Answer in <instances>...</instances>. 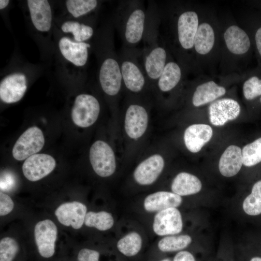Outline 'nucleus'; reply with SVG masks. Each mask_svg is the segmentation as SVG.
Listing matches in <instances>:
<instances>
[{
    "label": "nucleus",
    "mask_w": 261,
    "mask_h": 261,
    "mask_svg": "<svg viewBox=\"0 0 261 261\" xmlns=\"http://www.w3.org/2000/svg\"><path fill=\"white\" fill-rule=\"evenodd\" d=\"M147 13L141 1H122L118 7L116 25L124 47L132 49L143 39Z\"/></svg>",
    "instance_id": "obj_1"
},
{
    "label": "nucleus",
    "mask_w": 261,
    "mask_h": 261,
    "mask_svg": "<svg viewBox=\"0 0 261 261\" xmlns=\"http://www.w3.org/2000/svg\"><path fill=\"white\" fill-rule=\"evenodd\" d=\"M149 22L147 17L143 39V66L148 80L157 83L167 62L165 48L158 43L156 26H153V18Z\"/></svg>",
    "instance_id": "obj_2"
},
{
    "label": "nucleus",
    "mask_w": 261,
    "mask_h": 261,
    "mask_svg": "<svg viewBox=\"0 0 261 261\" xmlns=\"http://www.w3.org/2000/svg\"><path fill=\"white\" fill-rule=\"evenodd\" d=\"M101 62L99 80L103 91L114 97L118 94L123 84L119 57L115 51L113 40Z\"/></svg>",
    "instance_id": "obj_3"
},
{
    "label": "nucleus",
    "mask_w": 261,
    "mask_h": 261,
    "mask_svg": "<svg viewBox=\"0 0 261 261\" xmlns=\"http://www.w3.org/2000/svg\"><path fill=\"white\" fill-rule=\"evenodd\" d=\"M134 48H123L118 56L123 84L129 91L138 93L145 86L147 78L144 66L138 62Z\"/></svg>",
    "instance_id": "obj_4"
},
{
    "label": "nucleus",
    "mask_w": 261,
    "mask_h": 261,
    "mask_svg": "<svg viewBox=\"0 0 261 261\" xmlns=\"http://www.w3.org/2000/svg\"><path fill=\"white\" fill-rule=\"evenodd\" d=\"M100 111V105L96 98L90 94H81L75 99L71 116L76 125L87 128L96 122Z\"/></svg>",
    "instance_id": "obj_5"
},
{
    "label": "nucleus",
    "mask_w": 261,
    "mask_h": 261,
    "mask_svg": "<svg viewBox=\"0 0 261 261\" xmlns=\"http://www.w3.org/2000/svg\"><path fill=\"white\" fill-rule=\"evenodd\" d=\"M89 160L95 173L102 177L112 175L116 169L114 152L106 142L98 140L91 146Z\"/></svg>",
    "instance_id": "obj_6"
},
{
    "label": "nucleus",
    "mask_w": 261,
    "mask_h": 261,
    "mask_svg": "<svg viewBox=\"0 0 261 261\" xmlns=\"http://www.w3.org/2000/svg\"><path fill=\"white\" fill-rule=\"evenodd\" d=\"M44 145V138L39 128L33 126L26 130L14 144L12 150L14 159L23 160L37 154Z\"/></svg>",
    "instance_id": "obj_7"
},
{
    "label": "nucleus",
    "mask_w": 261,
    "mask_h": 261,
    "mask_svg": "<svg viewBox=\"0 0 261 261\" xmlns=\"http://www.w3.org/2000/svg\"><path fill=\"white\" fill-rule=\"evenodd\" d=\"M57 227L50 219L38 222L34 229L35 243L40 255L45 258L52 257L55 252Z\"/></svg>",
    "instance_id": "obj_8"
},
{
    "label": "nucleus",
    "mask_w": 261,
    "mask_h": 261,
    "mask_svg": "<svg viewBox=\"0 0 261 261\" xmlns=\"http://www.w3.org/2000/svg\"><path fill=\"white\" fill-rule=\"evenodd\" d=\"M152 227L155 233L159 236H166L179 233L183 228L180 212L175 207H171L157 212Z\"/></svg>",
    "instance_id": "obj_9"
},
{
    "label": "nucleus",
    "mask_w": 261,
    "mask_h": 261,
    "mask_svg": "<svg viewBox=\"0 0 261 261\" xmlns=\"http://www.w3.org/2000/svg\"><path fill=\"white\" fill-rule=\"evenodd\" d=\"M56 166L54 158L46 154H36L26 159L22 165L24 176L29 181H38L50 174Z\"/></svg>",
    "instance_id": "obj_10"
},
{
    "label": "nucleus",
    "mask_w": 261,
    "mask_h": 261,
    "mask_svg": "<svg viewBox=\"0 0 261 261\" xmlns=\"http://www.w3.org/2000/svg\"><path fill=\"white\" fill-rule=\"evenodd\" d=\"M199 26L197 14L187 10L179 15L176 22L177 38L182 49L189 50L194 47V40Z\"/></svg>",
    "instance_id": "obj_11"
},
{
    "label": "nucleus",
    "mask_w": 261,
    "mask_h": 261,
    "mask_svg": "<svg viewBox=\"0 0 261 261\" xmlns=\"http://www.w3.org/2000/svg\"><path fill=\"white\" fill-rule=\"evenodd\" d=\"M238 102L230 98L217 100L209 107V120L212 124L221 126L230 120L236 118L240 113Z\"/></svg>",
    "instance_id": "obj_12"
},
{
    "label": "nucleus",
    "mask_w": 261,
    "mask_h": 261,
    "mask_svg": "<svg viewBox=\"0 0 261 261\" xmlns=\"http://www.w3.org/2000/svg\"><path fill=\"white\" fill-rule=\"evenodd\" d=\"M148 116L145 108L138 104H131L125 116V130L129 137L137 140L144 134L147 127Z\"/></svg>",
    "instance_id": "obj_13"
},
{
    "label": "nucleus",
    "mask_w": 261,
    "mask_h": 261,
    "mask_svg": "<svg viewBox=\"0 0 261 261\" xmlns=\"http://www.w3.org/2000/svg\"><path fill=\"white\" fill-rule=\"evenodd\" d=\"M27 88L26 75L15 72L5 76L0 83V98L6 103L18 102L24 96Z\"/></svg>",
    "instance_id": "obj_14"
},
{
    "label": "nucleus",
    "mask_w": 261,
    "mask_h": 261,
    "mask_svg": "<svg viewBox=\"0 0 261 261\" xmlns=\"http://www.w3.org/2000/svg\"><path fill=\"white\" fill-rule=\"evenodd\" d=\"M87 213L86 205L78 201L62 203L55 212L56 218L62 225L76 230L80 229L84 224Z\"/></svg>",
    "instance_id": "obj_15"
},
{
    "label": "nucleus",
    "mask_w": 261,
    "mask_h": 261,
    "mask_svg": "<svg viewBox=\"0 0 261 261\" xmlns=\"http://www.w3.org/2000/svg\"><path fill=\"white\" fill-rule=\"evenodd\" d=\"M164 167L163 157L159 154L153 155L136 167L133 173V178L139 185H151L158 179Z\"/></svg>",
    "instance_id": "obj_16"
},
{
    "label": "nucleus",
    "mask_w": 261,
    "mask_h": 261,
    "mask_svg": "<svg viewBox=\"0 0 261 261\" xmlns=\"http://www.w3.org/2000/svg\"><path fill=\"white\" fill-rule=\"evenodd\" d=\"M91 46L85 42H78L69 38L63 37L60 39L58 47L63 57L77 67H83L88 59V49Z\"/></svg>",
    "instance_id": "obj_17"
},
{
    "label": "nucleus",
    "mask_w": 261,
    "mask_h": 261,
    "mask_svg": "<svg viewBox=\"0 0 261 261\" xmlns=\"http://www.w3.org/2000/svg\"><path fill=\"white\" fill-rule=\"evenodd\" d=\"M30 19L35 29L41 32L48 31L52 26V13L46 0H28Z\"/></svg>",
    "instance_id": "obj_18"
},
{
    "label": "nucleus",
    "mask_w": 261,
    "mask_h": 261,
    "mask_svg": "<svg viewBox=\"0 0 261 261\" xmlns=\"http://www.w3.org/2000/svg\"><path fill=\"white\" fill-rule=\"evenodd\" d=\"M212 128L205 124H194L185 130L184 140L187 148L192 153L200 151L213 136Z\"/></svg>",
    "instance_id": "obj_19"
},
{
    "label": "nucleus",
    "mask_w": 261,
    "mask_h": 261,
    "mask_svg": "<svg viewBox=\"0 0 261 261\" xmlns=\"http://www.w3.org/2000/svg\"><path fill=\"white\" fill-rule=\"evenodd\" d=\"M182 202L181 196L173 192L159 191L147 195L144 201L143 206L147 212H158L169 208H176Z\"/></svg>",
    "instance_id": "obj_20"
},
{
    "label": "nucleus",
    "mask_w": 261,
    "mask_h": 261,
    "mask_svg": "<svg viewBox=\"0 0 261 261\" xmlns=\"http://www.w3.org/2000/svg\"><path fill=\"white\" fill-rule=\"evenodd\" d=\"M243 164L242 152L235 145L229 146L220 157L218 168L220 174L225 177L236 175Z\"/></svg>",
    "instance_id": "obj_21"
},
{
    "label": "nucleus",
    "mask_w": 261,
    "mask_h": 261,
    "mask_svg": "<svg viewBox=\"0 0 261 261\" xmlns=\"http://www.w3.org/2000/svg\"><path fill=\"white\" fill-rule=\"evenodd\" d=\"M224 38L228 49L234 54H244L250 47L251 42L248 35L236 25H232L226 29Z\"/></svg>",
    "instance_id": "obj_22"
},
{
    "label": "nucleus",
    "mask_w": 261,
    "mask_h": 261,
    "mask_svg": "<svg viewBox=\"0 0 261 261\" xmlns=\"http://www.w3.org/2000/svg\"><path fill=\"white\" fill-rule=\"evenodd\" d=\"M226 90L224 87L218 85L213 81H209L197 87L193 94L192 102L199 107L213 102L223 96Z\"/></svg>",
    "instance_id": "obj_23"
},
{
    "label": "nucleus",
    "mask_w": 261,
    "mask_h": 261,
    "mask_svg": "<svg viewBox=\"0 0 261 261\" xmlns=\"http://www.w3.org/2000/svg\"><path fill=\"white\" fill-rule=\"evenodd\" d=\"M202 188V183L195 175L181 172L174 178L171 185L172 192L180 196H188L198 193Z\"/></svg>",
    "instance_id": "obj_24"
},
{
    "label": "nucleus",
    "mask_w": 261,
    "mask_h": 261,
    "mask_svg": "<svg viewBox=\"0 0 261 261\" xmlns=\"http://www.w3.org/2000/svg\"><path fill=\"white\" fill-rule=\"evenodd\" d=\"M181 78L182 71L180 66L174 61H167L156 83L157 87L162 92L170 91L177 86Z\"/></svg>",
    "instance_id": "obj_25"
},
{
    "label": "nucleus",
    "mask_w": 261,
    "mask_h": 261,
    "mask_svg": "<svg viewBox=\"0 0 261 261\" xmlns=\"http://www.w3.org/2000/svg\"><path fill=\"white\" fill-rule=\"evenodd\" d=\"M215 36L212 26L206 22L199 25L194 40V47L196 52L201 55L208 53L213 48Z\"/></svg>",
    "instance_id": "obj_26"
},
{
    "label": "nucleus",
    "mask_w": 261,
    "mask_h": 261,
    "mask_svg": "<svg viewBox=\"0 0 261 261\" xmlns=\"http://www.w3.org/2000/svg\"><path fill=\"white\" fill-rule=\"evenodd\" d=\"M142 238L135 232L128 233L120 238L117 243L118 251L127 257H132L137 254L142 246Z\"/></svg>",
    "instance_id": "obj_27"
},
{
    "label": "nucleus",
    "mask_w": 261,
    "mask_h": 261,
    "mask_svg": "<svg viewBox=\"0 0 261 261\" xmlns=\"http://www.w3.org/2000/svg\"><path fill=\"white\" fill-rule=\"evenodd\" d=\"M84 224L87 227L105 231L112 228L114 224V219L112 215L107 211H89L86 214Z\"/></svg>",
    "instance_id": "obj_28"
},
{
    "label": "nucleus",
    "mask_w": 261,
    "mask_h": 261,
    "mask_svg": "<svg viewBox=\"0 0 261 261\" xmlns=\"http://www.w3.org/2000/svg\"><path fill=\"white\" fill-rule=\"evenodd\" d=\"M191 241L192 238L188 235H168L159 241L158 246L162 252H174L187 247Z\"/></svg>",
    "instance_id": "obj_29"
},
{
    "label": "nucleus",
    "mask_w": 261,
    "mask_h": 261,
    "mask_svg": "<svg viewBox=\"0 0 261 261\" xmlns=\"http://www.w3.org/2000/svg\"><path fill=\"white\" fill-rule=\"evenodd\" d=\"M242 206L244 212L249 216L261 214V180L253 185L251 193L245 199Z\"/></svg>",
    "instance_id": "obj_30"
},
{
    "label": "nucleus",
    "mask_w": 261,
    "mask_h": 261,
    "mask_svg": "<svg viewBox=\"0 0 261 261\" xmlns=\"http://www.w3.org/2000/svg\"><path fill=\"white\" fill-rule=\"evenodd\" d=\"M61 29L65 33H72L74 39L78 42L88 40L94 33L93 29L90 26L74 21L64 22L61 26Z\"/></svg>",
    "instance_id": "obj_31"
},
{
    "label": "nucleus",
    "mask_w": 261,
    "mask_h": 261,
    "mask_svg": "<svg viewBox=\"0 0 261 261\" xmlns=\"http://www.w3.org/2000/svg\"><path fill=\"white\" fill-rule=\"evenodd\" d=\"M243 165L252 167L261 162V137L246 145L242 150Z\"/></svg>",
    "instance_id": "obj_32"
},
{
    "label": "nucleus",
    "mask_w": 261,
    "mask_h": 261,
    "mask_svg": "<svg viewBox=\"0 0 261 261\" xmlns=\"http://www.w3.org/2000/svg\"><path fill=\"white\" fill-rule=\"evenodd\" d=\"M96 0H68L66 7L68 11L74 17H79L91 12L97 7Z\"/></svg>",
    "instance_id": "obj_33"
},
{
    "label": "nucleus",
    "mask_w": 261,
    "mask_h": 261,
    "mask_svg": "<svg viewBox=\"0 0 261 261\" xmlns=\"http://www.w3.org/2000/svg\"><path fill=\"white\" fill-rule=\"evenodd\" d=\"M18 250V244L14 238H2L0 241V261H13Z\"/></svg>",
    "instance_id": "obj_34"
},
{
    "label": "nucleus",
    "mask_w": 261,
    "mask_h": 261,
    "mask_svg": "<svg viewBox=\"0 0 261 261\" xmlns=\"http://www.w3.org/2000/svg\"><path fill=\"white\" fill-rule=\"evenodd\" d=\"M243 94L247 100H252L261 96V79L252 76L247 79L243 87Z\"/></svg>",
    "instance_id": "obj_35"
},
{
    "label": "nucleus",
    "mask_w": 261,
    "mask_h": 261,
    "mask_svg": "<svg viewBox=\"0 0 261 261\" xmlns=\"http://www.w3.org/2000/svg\"><path fill=\"white\" fill-rule=\"evenodd\" d=\"M14 203L12 198L1 191L0 192V216H4L12 212Z\"/></svg>",
    "instance_id": "obj_36"
},
{
    "label": "nucleus",
    "mask_w": 261,
    "mask_h": 261,
    "mask_svg": "<svg viewBox=\"0 0 261 261\" xmlns=\"http://www.w3.org/2000/svg\"><path fill=\"white\" fill-rule=\"evenodd\" d=\"M100 253L98 251L84 248L81 249L77 255L78 261H99Z\"/></svg>",
    "instance_id": "obj_37"
},
{
    "label": "nucleus",
    "mask_w": 261,
    "mask_h": 261,
    "mask_svg": "<svg viewBox=\"0 0 261 261\" xmlns=\"http://www.w3.org/2000/svg\"><path fill=\"white\" fill-rule=\"evenodd\" d=\"M14 178L13 175L9 172H5L0 176V189L8 190L14 187Z\"/></svg>",
    "instance_id": "obj_38"
},
{
    "label": "nucleus",
    "mask_w": 261,
    "mask_h": 261,
    "mask_svg": "<svg viewBox=\"0 0 261 261\" xmlns=\"http://www.w3.org/2000/svg\"><path fill=\"white\" fill-rule=\"evenodd\" d=\"M173 261H196L193 255L187 251H181L174 256Z\"/></svg>",
    "instance_id": "obj_39"
},
{
    "label": "nucleus",
    "mask_w": 261,
    "mask_h": 261,
    "mask_svg": "<svg viewBox=\"0 0 261 261\" xmlns=\"http://www.w3.org/2000/svg\"><path fill=\"white\" fill-rule=\"evenodd\" d=\"M255 41L257 51L261 57V26L257 29L255 32Z\"/></svg>",
    "instance_id": "obj_40"
},
{
    "label": "nucleus",
    "mask_w": 261,
    "mask_h": 261,
    "mask_svg": "<svg viewBox=\"0 0 261 261\" xmlns=\"http://www.w3.org/2000/svg\"><path fill=\"white\" fill-rule=\"evenodd\" d=\"M10 1L9 0H0V9L2 10L6 8L9 4Z\"/></svg>",
    "instance_id": "obj_41"
},
{
    "label": "nucleus",
    "mask_w": 261,
    "mask_h": 261,
    "mask_svg": "<svg viewBox=\"0 0 261 261\" xmlns=\"http://www.w3.org/2000/svg\"><path fill=\"white\" fill-rule=\"evenodd\" d=\"M250 261H261V258L260 257H254L252 258Z\"/></svg>",
    "instance_id": "obj_42"
},
{
    "label": "nucleus",
    "mask_w": 261,
    "mask_h": 261,
    "mask_svg": "<svg viewBox=\"0 0 261 261\" xmlns=\"http://www.w3.org/2000/svg\"><path fill=\"white\" fill-rule=\"evenodd\" d=\"M160 261H171L169 259H164Z\"/></svg>",
    "instance_id": "obj_43"
},
{
    "label": "nucleus",
    "mask_w": 261,
    "mask_h": 261,
    "mask_svg": "<svg viewBox=\"0 0 261 261\" xmlns=\"http://www.w3.org/2000/svg\"><path fill=\"white\" fill-rule=\"evenodd\" d=\"M260 102H261V98L260 99Z\"/></svg>",
    "instance_id": "obj_44"
}]
</instances>
